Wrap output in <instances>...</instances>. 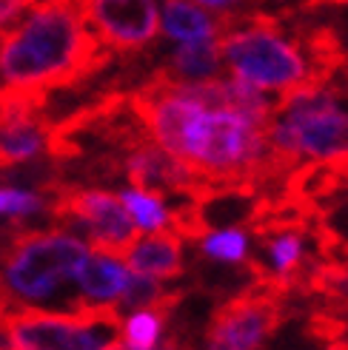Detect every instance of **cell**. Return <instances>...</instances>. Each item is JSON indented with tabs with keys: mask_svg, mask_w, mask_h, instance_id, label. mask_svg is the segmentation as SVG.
I'll use <instances>...</instances> for the list:
<instances>
[{
	"mask_svg": "<svg viewBox=\"0 0 348 350\" xmlns=\"http://www.w3.org/2000/svg\"><path fill=\"white\" fill-rule=\"evenodd\" d=\"M186 296V291H166L158 279H149V276H137L132 273L129 285L123 291V296L117 299V313L123 310H146V308H177L180 299Z\"/></svg>",
	"mask_w": 348,
	"mask_h": 350,
	"instance_id": "2e32d148",
	"label": "cell"
},
{
	"mask_svg": "<svg viewBox=\"0 0 348 350\" xmlns=\"http://www.w3.org/2000/svg\"><path fill=\"white\" fill-rule=\"evenodd\" d=\"M132 279V271L126 268L123 259H117L114 254L89 248V256L83 259V265L75 276L77 285V299L72 308H114L117 299L123 296L126 285Z\"/></svg>",
	"mask_w": 348,
	"mask_h": 350,
	"instance_id": "9c48e42d",
	"label": "cell"
},
{
	"mask_svg": "<svg viewBox=\"0 0 348 350\" xmlns=\"http://www.w3.org/2000/svg\"><path fill=\"white\" fill-rule=\"evenodd\" d=\"M120 202L129 211L132 222L137 231L146 234H158L171 228V214H169V202L160 194H151V191H140V188H123L120 191Z\"/></svg>",
	"mask_w": 348,
	"mask_h": 350,
	"instance_id": "9a60e30c",
	"label": "cell"
},
{
	"mask_svg": "<svg viewBox=\"0 0 348 350\" xmlns=\"http://www.w3.org/2000/svg\"><path fill=\"white\" fill-rule=\"evenodd\" d=\"M320 6H348V0H311L308 12H311V9H320Z\"/></svg>",
	"mask_w": 348,
	"mask_h": 350,
	"instance_id": "ffe728a7",
	"label": "cell"
},
{
	"mask_svg": "<svg viewBox=\"0 0 348 350\" xmlns=\"http://www.w3.org/2000/svg\"><path fill=\"white\" fill-rule=\"evenodd\" d=\"M223 72V55L220 40H197V43H180L158 68V75L174 83H206L214 80Z\"/></svg>",
	"mask_w": 348,
	"mask_h": 350,
	"instance_id": "7c38bea8",
	"label": "cell"
},
{
	"mask_svg": "<svg viewBox=\"0 0 348 350\" xmlns=\"http://www.w3.org/2000/svg\"><path fill=\"white\" fill-rule=\"evenodd\" d=\"M323 350H348V342H340V339H332V342H325Z\"/></svg>",
	"mask_w": 348,
	"mask_h": 350,
	"instance_id": "44dd1931",
	"label": "cell"
},
{
	"mask_svg": "<svg viewBox=\"0 0 348 350\" xmlns=\"http://www.w3.org/2000/svg\"><path fill=\"white\" fill-rule=\"evenodd\" d=\"M120 325L117 308L86 305L72 310L12 308L0 319L9 350H117Z\"/></svg>",
	"mask_w": 348,
	"mask_h": 350,
	"instance_id": "5b68a950",
	"label": "cell"
},
{
	"mask_svg": "<svg viewBox=\"0 0 348 350\" xmlns=\"http://www.w3.org/2000/svg\"><path fill=\"white\" fill-rule=\"evenodd\" d=\"M271 194L300 165L348 177V83L345 68L320 89H297L274 103L269 122Z\"/></svg>",
	"mask_w": 348,
	"mask_h": 350,
	"instance_id": "7a4b0ae2",
	"label": "cell"
},
{
	"mask_svg": "<svg viewBox=\"0 0 348 350\" xmlns=\"http://www.w3.org/2000/svg\"><path fill=\"white\" fill-rule=\"evenodd\" d=\"M95 38L112 55H140L160 38L158 0H75Z\"/></svg>",
	"mask_w": 348,
	"mask_h": 350,
	"instance_id": "ba28073f",
	"label": "cell"
},
{
	"mask_svg": "<svg viewBox=\"0 0 348 350\" xmlns=\"http://www.w3.org/2000/svg\"><path fill=\"white\" fill-rule=\"evenodd\" d=\"M288 296L246 285L232 299L217 302L203 334V350H260L286 319Z\"/></svg>",
	"mask_w": 348,
	"mask_h": 350,
	"instance_id": "8992f818",
	"label": "cell"
},
{
	"mask_svg": "<svg viewBox=\"0 0 348 350\" xmlns=\"http://www.w3.org/2000/svg\"><path fill=\"white\" fill-rule=\"evenodd\" d=\"M112 63L75 0H40L0 34V89L43 94L100 75Z\"/></svg>",
	"mask_w": 348,
	"mask_h": 350,
	"instance_id": "6da1fadb",
	"label": "cell"
},
{
	"mask_svg": "<svg viewBox=\"0 0 348 350\" xmlns=\"http://www.w3.org/2000/svg\"><path fill=\"white\" fill-rule=\"evenodd\" d=\"M195 3L206 12L217 14L220 21H234L240 14H249V12H257L263 6V0H195Z\"/></svg>",
	"mask_w": 348,
	"mask_h": 350,
	"instance_id": "ac0fdd59",
	"label": "cell"
},
{
	"mask_svg": "<svg viewBox=\"0 0 348 350\" xmlns=\"http://www.w3.org/2000/svg\"><path fill=\"white\" fill-rule=\"evenodd\" d=\"M126 262V268L137 276H149L158 282H169V279H180L186 273V259H183V239L171 228L137 237L129 248L120 254Z\"/></svg>",
	"mask_w": 348,
	"mask_h": 350,
	"instance_id": "30bf717a",
	"label": "cell"
},
{
	"mask_svg": "<svg viewBox=\"0 0 348 350\" xmlns=\"http://www.w3.org/2000/svg\"><path fill=\"white\" fill-rule=\"evenodd\" d=\"M43 211H49V202L43 194H38V191L0 185V219L21 222L26 217H38Z\"/></svg>",
	"mask_w": 348,
	"mask_h": 350,
	"instance_id": "e0dca14e",
	"label": "cell"
},
{
	"mask_svg": "<svg viewBox=\"0 0 348 350\" xmlns=\"http://www.w3.org/2000/svg\"><path fill=\"white\" fill-rule=\"evenodd\" d=\"M160 31L177 43L197 40H220L225 31V21L217 14L200 9L195 0H163Z\"/></svg>",
	"mask_w": 348,
	"mask_h": 350,
	"instance_id": "8fae6325",
	"label": "cell"
},
{
	"mask_svg": "<svg viewBox=\"0 0 348 350\" xmlns=\"http://www.w3.org/2000/svg\"><path fill=\"white\" fill-rule=\"evenodd\" d=\"M49 214L58 222L77 225L89 234L97 251L120 256L137 239V228L117 194L106 188L63 183L49 202Z\"/></svg>",
	"mask_w": 348,
	"mask_h": 350,
	"instance_id": "52a82bcc",
	"label": "cell"
},
{
	"mask_svg": "<svg viewBox=\"0 0 348 350\" xmlns=\"http://www.w3.org/2000/svg\"><path fill=\"white\" fill-rule=\"evenodd\" d=\"M171 308L134 310L120 325V350H154L163 342V330Z\"/></svg>",
	"mask_w": 348,
	"mask_h": 350,
	"instance_id": "4fadbf2b",
	"label": "cell"
},
{
	"mask_svg": "<svg viewBox=\"0 0 348 350\" xmlns=\"http://www.w3.org/2000/svg\"><path fill=\"white\" fill-rule=\"evenodd\" d=\"M89 256V245L66 228L32 231L21 228L0 259V293L12 308L17 302H46L66 285H75V276Z\"/></svg>",
	"mask_w": 348,
	"mask_h": 350,
	"instance_id": "277c9868",
	"label": "cell"
},
{
	"mask_svg": "<svg viewBox=\"0 0 348 350\" xmlns=\"http://www.w3.org/2000/svg\"><path fill=\"white\" fill-rule=\"evenodd\" d=\"M200 254L223 265H246L251 256V237L246 225H225V228H208L200 239Z\"/></svg>",
	"mask_w": 348,
	"mask_h": 350,
	"instance_id": "5bb4252c",
	"label": "cell"
},
{
	"mask_svg": "<svg viewBox=\"0 0 348 350\" xmlns=\"http://www.w3.org/2000/svg\"><path fill=\"white\" fill-rule=\"evenodd\" d=\"M220 55L229 75L257 92H277L283 97L297 89L325 85L308 57L303 26L288 29L286 17L277 12L257 9L225 21Z\"/></svg>",
	"mask_w": 348,
	"mask_h": 350,
	"instance_id": "3957f363",
	"label": "cell"
},
{
	"mask_svg": "<svg viewBox=\"0 0 348 350\" xmlns=\"http://www.w3.org/2000/svg\"><path fill=\"white\" fill-rule=\"evenodd\" d=\"M345 83H348V66H345Z\"/></svg>",
	"mask_w": 348,
	"mask_h": 350,
	"instance_id": "7402d4cb",
	"label": "cell"
},
{
	"mask_svg": "<svg viewBox=\"0 0 348 350\" xmlns=\"http://www.w3.org/2000/svg\"><path fill=\"white\" fill-rule=\"evenodd\" d=\"M38 3L40 0H0V34L9 31L14 23H21Z\"/></svg>",
	"mask_w": 348,
	"mask_h": 350,
	"instance_id": "d6986e66",
	"label": "cell"
}]
</instances>
